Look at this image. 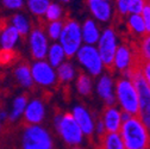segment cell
<instances>
[{"mask_svg":"<svg viewBox=\"0 0 150 149\" xmlns=\"http://www.w3.org/2000/svg\"><path fill=\"white\" fill-rule=\"evenodd\" d=\"M125 149H150V130L138 116L124 122L120 129Z\"/></svg>","mask_w":150,"mask_h":149,"instance_id":"cell-1","label":"cell"},{"mask_svg":"<svg viewBox=\"0 0 150 149\" xmlns=\"http://www.w3.org/2000/svg\"><path fill=\"white\" fill-rule=\"evenodd\" d=\"M116 97L122 111L131 116L139 114V96L134 81L129 78H120L116 82Z\"/></svg>","mask_w":150,"mask_h":149,"instance_id":"cell-2","label":"cell"},{"mask_svg":"<svg viewBox=\"0 0 150 149\" xmlns=\"http://www.w3.org/2000/svg\"><path fill=\"white\" fill-rule=\"evenodd\" d=\"M54 124L59 135L67 144L76 147L82 143L85 135L71 112H57L54 117Z\"/></svg>","mask_w":150,"mask_h":149,"instance_id":"cell-3","label":"cell"},{"mask_svg":"<svg viewBox=\"0 0 150 149\" xmlns=\"http://www.w3.org/2000/svg\"><path fill=\"white\" fill-rule=\"evenodd\" d=\"M21 149H54V141L43 126L26 124L21 134Z\"/></svg>","mask_w":150,"mask_h":149,"instance_id":"cell-4","label":"cell"},{"mask_svg":"<svg viewBox=\"0 0 150 149\" xmlns=\"http://www.w3.org/2000/svg\"><path fill=\"white\" fill-rule=\"evenodd\" d=\"M59 41L67 54V57H73L82 47V26H80L76 21L67 19Z\"/></svg>","mask_w":150,"mask_h":149,"instance_id":"cell-5","label":"cell"},{"mask_svg":"<svg viewBox=\"0 0 150 149\" xmlns=\"http://www.w3.org/2000/svg\"><path fill=\"white\" fill-rule=\"evenodd\" d=\"M134 81L139 96V119L150 130V85L144 79L141 70L135 72L130 78Z\"/></svg>","mask_w":150,"mask_h":149,"instance_id":"cell-6","label":"cell"},{"mask_svg":"<svg viewBox=\"0 0 150 149\" xmlns=\"http://www.w3.org/2000/svg\"><path fill=\"white\" fill-rule=\"evenodd\" d=\"M76 57L79 63L92 77H98L103 73L105 65L103 62L98 48H96L94 45H82L76 54Z\"/></svg>","mask_w":150,"mask_h":149,"instance_id":"cell-7","label":"cell"},{"mask_svg":"<svg viewBox=\"0 0 150 149\" xmlns=\"http://www.w3.org/2000/svg\"><path fill=\"white\" fill-rule=\"evenodd\" d=\"M118 47L119 45L117 43V35L113 28L105 29L101 33V37L98 43V50L100 53L103 62L107 69H113L115 57H116Z\"/></svg>","mask_w":150,"mask_h":149,"instance_id":"cell-8","label":"cell"},{"mask_svg":"<svg viewBox=\"0 0 150 149\" xmlns=\"http://www.w3.org/2000/svg\"><path fill=\"white\" fill-rule=\"evenodd\" d=\"M29 45H30L31 56L33 57V60L42 61L48 56L50 45L48 42V37L42 28L35 26L31 30L29 35Z\"/></svg>","mask_w":150,"mask_h":149,"instance_id":"cell-9","label":"cell"},{"mask_svg":"<svg viewBox=\"0 0 150 149\" xmlns=\"http://www.w3.org/2000/svg\"><path fill=\"white\" fill-rule=\"evenodd\" d=\"M33 81L42 87H51L57 81V73L48 61H35L31 66Z\"/></svg>","mask_w":150,"mask_h":149,"instance_id":"cell-10","label":"cell"},{"mask_svg":"<svg viewBox=\"0 0 150 149\" xmlns=\"http://www.w3.org/2000/svg\"><path fill=\"white\" fill-rule=\"evenodd\" d=\"M71 115L74 116L75 121L78 122L79 126L81 128L85 136L91 137L96 133V121L91 115L89 111L83 105H76L71 110Z\"/></svg>","mask_w":150,"mask_h":149,"instance_id":"cell-11","label":"cell"},{"mask_svg":"<svg viewBox=\"0 0 150 149\" xmlns=\"http://www.w3.org/2000/svg\"><path fill=\"white\" fill-rule=\"evenodd\" d=\"M97 92H98L99 97L106 103L107 106H115V104L117 101L116 86H115V81L111 75L104 74L103 77H100V79L98 80V84H97Z\"/></svg>","mask_w":150,"mask_h":149,"instance_id":"cell-12","label":"cell"},{"mask_svg":"<svg viewBox=\"0 0 150 149\" xmlns=\"http://www.w3.org/2000/svg\"><path fill=\"white\" fill-rule=\"evenodd\" d=\"M101 119L107 133H120L123 125V111L116 106H106L101 112Z\"/></svg>","mask_w":150,"mask_h":149,"instance_id":"cell-13","label":"cell"},{"mask_svg":"<svg viewBox=\"0 0 150 149\" xmlns=\"http://www.w3.org/2000/svg\"><path fill=\"white\" fill-rule=\"evenodd\" d=\"M45 116V106L41 99H32L29 101L24 112V122L29 125H40Z\"/></svg>","mask_w":150,"mask_h":149,"instance_id":"cell-14","label":"cell"},{"mask_svg":"<svg viewBox=\"0 0 150 149\" xmlns=\"http://www.w3.org/2000/svg\"><path fill=\"white\" fill-rule=\"evenodd\" d=\"M86 1L91 13L99 22L106 23L112 18L113 10L108 1L106 0H86Z\"/></svg>","mask_w":150,"mask_h":149,"instance_id":"cell-15","label":"cell"},{"mask_svg":"<svg viewBox=\"0 0 150 149\" xmlns=\"http://www.w3.org/2000/svg\"><path fill=\"white\" fill-rule=\"evenodd\" d=\"M19 32L12 25L5 24L1 25V35H0V42H1V51H13L18 40H19Z\"/></svg>","mask_w":150,"mask_h":149,"instance_id":"cell-16","label":"cell"},{"mask_svg":"<svg viewBox=\"0 0 150 149\" xmlns=\"http://www.w3.org/2000/svg\"><path fill=\"white\" fill-rule=\"evenodd\" d=\"M100 37L101 33L97 23L93 19H87L82 25V38L85 44L94 45L96 43H99Z\"/></svg>","mask_w":150,"mask_h":149,"instance_id":"cell-17","label":"cell"},{"mask_svg":"<svg viewBox=\"0 0 150 149\" xmlns=\"http://www.w3.org/2000/svg\"><path fill=\"white\" fill-rule=\"evenodd\" d=\"M14 77L16 80L19 82L23 87L25 88H30L33 85V77H32V70L31 67L25 63V62H21L14 69Z\"/></svg>","mask_w":150,"mask_h":149,"instance_id":"cell-18","label":"cell"},{"mask_svg":"<svg viewBox=\"0 0 150 149\" xmlns=\"http://www.w3.org/2000/svg\"><path fill=\"white\" fill-rule=\"evenodd\" d=\"M126 22H127L126 24H127L129 31L136 37L142 38V37L146 35V26L142 14H130L127 17Z\"/></svg>","mask_w":150,"mask_h":149,"instance_id":"cell-19","label":"cell"},{"mask_svg":"<svg viewBox=\"0 0 150 149\" xmlns=\"http://www.w3.org/2000/svg\"><path fill=\"white\" fill-rule=\"evenodd\" d=\"M66 57H67V54L63 49V47L60 44V43H52L50 47H49V51H48V62L52 66V67H56L59 68L62 63H64L66 61Z\"/></svg>","mask_w":150,"mask_h":149,"instance_id":"cell-20","label":"cell"},{"mask_svg":"<svg viewBox=\"0 0 150 149\" xmlns=\"http://www.w3.org/2000/svg\"><path fill=\"white\" fill-rule=\"evenodd\" d=\"M99 149H125L124 141L119 133H106L100 137Z\"/></svg>","mask_w":150,"mask_h":149,"instance_id":"cell-21","label":"cell"},{"mask_svg":"<svg viewBox=\"0 0 150 149\" xmlns=\"http://www.w3.org/2000/svg\"><path fill=\"white\" fill-rule=\"evenodd\" d=\"M29 101H28V97L25 94L18 96L14 98L13 104H12V110L8 115V118L11 122H16L17 119H19L21 116H24V112L26 110Z\"/></svg>","mask_w":150,"mask_h":149,"instance_id":"cell-22","label":"cell"},{"mask_svg":"<svg viewBox=\"0 0 150 149\" xmlns=\"http://www.w3.org/2000/svg\"><path fill=\"white\" fill-rule=\"evenodd\" d=\"M11 24L18 30L22 37H26L30 33V23L29 19L22 13H14L11 17Z\"/></svg>","mask_w":150,"mask_h":149,"instance_id":"cell-23","label":"cell"},{"mask_svg":"<svg viewBox=\"0 0 150 149\" xmlns=\"http://www.w3.org/2000/svg\"><path fill=\"white\" fill-rule=\"evenodd\" d=\"M56 73H57V79L60 82H70L76 75V70H75L74 66L70 62L62 63L56 69Z\"/></svg>","mask_w":150,"mask_h":149,"instance_id":"cell-24","label":"cell"},{"mask_svg":"<svg viewBox=\"0 0 150 149\" xmlns=\"http://www.w3.org/2000/svg\"><path fill=\"white\" fill-rule=\"evenodd\" d=\"M76 91L79 94L86 97L89 96L92 92V80L86 73L80 72L76 78Z\"/></svg>","mask_w":150,"mask_h":149,"instance_id":"cell-25","label":"cell"},{"mask_svg":"<svg viewBox=\"0 0 150 149\" xmlns=\"http://www.w3.org/2000/svg\"><path fill=\"white\" fill-rule=\"evenodd\" d=\"M50 4L51 3L49 0H28V7L30 12L37 17L45 16Z\"/></svg>","mask_w":150,"mask_h":149,"instance_id":"cell-26","label":"cell"},{"mask_svg":"<svg viewBox=\"0 0 150 149\" xmlns=\"http://www.w3.org/2000/svg\"><path fill=\"white\" fill-rule=\"evenodd\" d=\"M64 28V22L62 21H57V22H50L47 26V33L48 37L52 41H57L60 40V37L62 35Z\"/></svg>","mask_w":150,"mask_h":149,"instance_id":"cell-27","label":"cell"},{"mask_svg":"<svg viewBox=\"0 0 150 149\" xmlns=\"http://www.w3.org/2000/svg\"><path fill=\"white\" fill-rule=\"evenodd\" d=\"M139 56L143 61H150V33H146L137 44Z\"/></svg>","mask_w":150,"mask_h":149,"instance_id":"cell-28","label":"cell"},{"mask_svg":"<svg viewBox=\"0 0 150 149\" xmlns=\"http://www.w3.org/2000/svg\"><path fill=\"white\" fill-rule=\"evenodd\" d=\"M62 14H63L62 7L56 3H51L47 13H45V18H47V21L49 23L50 22H57V21H61Z\"/></svg>","mask_w":150,"mask_h":149,"instance_id":"cell-29","label":"cell"},{"mask_svg":"<svg viewBox=\"0 0 150 149\" xmlns=\"http://www.w3.org/2000/svg\"><path fill=\"white\" fill-rule=\"evenodd\" d=\"M146 6V0H132L130 5L129 13L130 14H142Z\"/></svg>","mask_w":150,"mask_h":149,"instance_id":"cell-30","label":"cell"},{"mask_svg":"<svg viewBox=\"0 0 150 149\" xmlns=\"http://www.w3.org/2000/svg\"><path fill=\"white\" fill-rule=\"evenodd\" d=\"M132 3V0H116V7H117V13L120 17H124L129 13L130 5Z\"/></svg>","mask_w":150,"mask_h":149,"instance_id":"cell-31","label":"cell"},{"mask_svg":"<svg viewBox=\"0 0 150 149\" xmlns=\"http://www.w3.org/2000/svg\"><path fill=\"white\" fill-rule=\"evenodd\" d=\"M1 1L8 10H19L24 5V0H1Z\"/></svg>","mask_w":150,"mask_h":149,"instance_id":"cell-32","label":"cell"},{"mask_svg":"<svg viewBox=\"0 0 150 149\" xmlns=\"http://www.w3.org/2000/svg\"><path fill=\"white\" fill-rule=\"evenodd\" d=\"M142 17L144 19L145 26H146V33H150V5L146 4V6L142 13Z\"/></svg>","mask_w":150,"mask_h":149,"instance_id":"cell-33","label":"cell"},{"mask_svg":"<svg viewBox=\"0 0 150 149\" xmlns=\"http://www.w3.org/2000/svg\"><path fill=\"white\" fill-rule=\"evenodd\" d=\"M96 133H97V135L99 136V138L103 137V136L107 133V131H106V128H105V124H104V122H103L101 118H99V119L96 122Z\"/></svg>","mask_w":150,"mask_h":149,"instance_id":"cell-34","label":"cell"},{"mask_svg":"<svg viewBox=\"0 0 150 149\" xmlns=\"http://www.w3.org/2000/svg\"><path fill=\"white\" fill-rule=\"evenodd\" d=\"M142 74H143V77L144 79L148 81V84L150 85V61H144L142 63Z\"/></svg>","mask_w":150,"mask_h":149,"instance_id":"cell-35","label":"cell"},{"mask_svg":"<svg viewBox=\"0 0 150 149\" xmlns=\"http://www.w3.org/2000/svg\"><path fill=\"white\" fill-rule=\"evenodd\" d=\"M0 117H1V122H4L6 119V117H7V114L5 112V111H1V115H0Z\"/></svg>","mask_w":150,"mask_h":149,"instance_id":"cell-36","label":"cell"},{"mask_svg":"<svg viewBox=\"0 0 150 149\" xmlns=\"http://www.w3.org/2000/svg\"><path fill=\"white\" fill-rule=\"evenodd\" d=\"M70 149H83V148H81V147H71Z\"/></svg>","mask_w":150,"mask_h":149,"instance_id":"cell-37","label":"cell"},{"mask_svg":"<svg viewBox=\"0 0 150 149\" xmlns=\"http://www.w3.org/2000/svg\"><path fill=\"white\" fill-rule=\"evenodd\" d=\"M62 1H63V3H69L70 0H62Z\"/></svg>","mask_w":150,"mask_h":149,"instance_id":"cell-38","label":"cell"},{"mask_svg":"<svg viewBox=\"0 0 150 149\" xmlns=\"http://www.w3.org/2000/svg\"><path fill=\"white\" fill-rule=\"evenodd\" d=\"M106 1H110V0H106Z\"/></svg>","mask_w":150,"mask_h":149,"instance_id":"cell-39","label":"cell"},{"mask_svg":"<svg viewBox=\"0 0 150 149\" xmlns=\"http://www.w3.org/2000/svg\"><path fill=\"white\" fill-rule=\"evenodd\" d=\"M96 149H99V148H96Z\"/></svg>","mask_w":150,"mask_h":149,"instance_id":"cell-40","label":"cell"}]
</instances>
